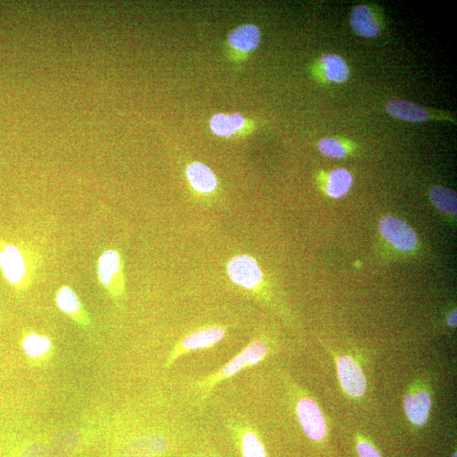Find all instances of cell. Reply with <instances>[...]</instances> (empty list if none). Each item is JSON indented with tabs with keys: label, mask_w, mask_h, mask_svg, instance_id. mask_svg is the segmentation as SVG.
Returning <instances> with one entry per match:
<instances>
[{
	"label": "cell",
	"mask_w": 457,
	"mask_h": 457,
	"mask_svg": "<svg viewBox=\"0 0 457 457\" xmlns=\"http://www.w3.org/2000/svg\"><path fill=\"white\" fill-rule=\"evenodd\" d=\"M297 413L303 430L311 439L318 442L325 437L326 423L321 411L314 401L309 398L298 402Z\"/></svg>",
	"instance_id": "8"
},
{
	"label": "cell",
	"mask_w": 457,
	"mask_h": 457,
	"mask_svg": "<svg viewBox=\"0 0 457 457\" xmlns=\"http://www.w3.org/2000/svg\"><path fill=\"white\" fill-rule=\"evenodd\" d=\"M245 120L239 114L226 115L217 114L213 116L210 122V128L215 135L230 136L244 127Z\"/></svg>",
	"instance_id": "17"
},
{
	"label": "cell",
	"mask_w": 457,
	"mask_h": 457,
	"mask_svg": "<svg viewBox=\"0 0 457 457\" xmlns=\"http://www.w3.org/2000/svg\"><path fill=\"white\" fill-rule=\"evenodd\" d=\"M380 231L382 236L398 250L410 252L417 247L418 238L413 228L394 216H385L381 219Z\"/></svg>",
	"instance_id": "5"
},
{
	"label": "cell",
	"mask_w": 457,
	"mask_h": 457,
	"mask_svg": "<svg viewBox=\"0 0 457 457\" xmlns=\"http://www.w3.org/2000/svg\"><path fill=\"white\" fill-rule=\"evenodd\" d=\"M243 457H267L263 444L251 430L245 431L240 440Z\"/></svg>",
	"instance_id": "22"
},
{
	"label": "cell",
	"mask_w": 457,
	"mask_h": 457,
	"mask_svg": "<svg viewBox=\"0 0 457 457\" xmlns=\"http://www.w3.org/2000/svg\"><path fill=\"white\" fill-rule=\"evenodd\" d=\"M353 179L346 169L333 170L328 178L326 193L330 197L338 199L346 195L352 186Z\"/></svg>",
	"instance_id": "18"
},
{
	"label": "cell",
	"mask_w": 457,
	"mask_h": 457,
	"mask_svg": "<svg viewBox=\"0 0 457 457\" xmlns=\"http://www.w3.org/2000/svg\"><path fill=\"white\" fill-rule=\"evenodd\" d=\"M80 443V436L73 430L63 431L53 437L51 446L53 457H66L72 455Z\"/></svg>",
	"instance_id": "19"
},
{
	"label": "cell",
	"mask_w": 457,
	"mask_h": 457,
	"mask_svg": "<svg viewBox=\"0 0 457 457\" xmlns=\"http://www.w3.org/2000/svg\"><path fill=\"white\" fill-rule=\"evenodd\" d=\"M186 177L191 186L198 193L209 194L217 188L215 174L205 165L195 162L186 168Z\"/></svg>",
	"instance_id": "13"
},
{
	"label": "cell",
	"mask_w": 457,
	"mask_h": 457,
	"mask_svg": "<svg viewBox=\"0 0 457 457\" xmlns=\"http://www.w3.org/2000/svg\"><path fill=\"white\" fill-rule=\"evenodd\" d=\"M318 149L323 155L333 159L340 160L347 155V150L344 145L333 139H323L319 141Z\"/></svg>",
	"instance_id": "23"
},
{
	"label": "cell",
	"mask_w": 457,
	"mask_h": 457,
	"mask_svg": "<svg viewBox=\"0 0 457 457\" xmlns=\"http://www.w3.org/2000/svg\"><path fill=\"white\" fill-rule=\"evenodd\" d=\"M56 302L58 309L77 325L89 326L91 319L80 297L70 286L63 285L57 290Z\"/></svg>",
	"instance_id": "10"
},
{
	"label": "cell",
	"mask_w": 457,
	"mask_h": 457,
	"mask_svg": "<svg viewBox=\"0 0 457 457\" xmlns=\"http://www.w3.org/2000/svg\"><path fill=\"white\" fill-rule=\"evenodd\" d=\"M260 43V31L255 25H245L236 29L228 36V44L236 51L248 52Z\"/></svg>",
	"instance_id": "16"
},
{
	"label": "cell",
	"mask_w": 457,
	"mask_h": 457,
	"mask_svg": "<svg viewBox=\"0 0 457 457\" xmlns=\"http://www.w3.org/2000/svg\"><path fill=\"white\" fill-rule=\"evenodd\" d=\"M340 384L348 394L360 397L367 390V380L363 371L354 360L349 356H342L337 363Z\"/></svg>",
	"instance_id": "9"
},
{
	"label": "cell",
	"mask_w": 457,
	"mask_h": 457,
	"mask_svg": "<svg viewBox=\"0 0 457 457\" xmlns=\"http://www.w3.org/2000/svg\"><path fill=\"white\" fill-rule=\"evenodd\" d=\"M359 457H381L380 452L368 442H361L357 444Z\"/></svg>",
	"instance_id": "25"
},
{
	"label": "cell",
	"mask_w": 457,
	"mask_h": 457,
	"mask_svg": "<svg viewBox=\"0 0 457 457\" xmlns=\"http://www.w3.org/2000/svg\"><path fill=\"white\" fill-rule=\"evenodd\" d=\"M456 456H456V454H455V455H454V456H453L452 457H456Z\"/></svg>",
	"instance_id": "27"
},
{
	"label": "cell",
	"mask_w": 457,
	"mask_h": 457,
	"mask_svg": "<svg viewBox=\"0 0 457 457\" xmlns=\"http://www.w3.org/2000/svg\"><path fill=\"white\" fill-rule=\"evenodd\" d=\"M430 198L433 205L444 213L456 214V194L442 186H434L430 189Z\"/></svg>",
	"instance_id": "21"
},
{
	"label": "cell",
	"mask_w": 457,
	"mask_h": 457,
	"mask_svg": "<svg viewBox=\"0 0 457 457\" xmlns=\"http://www.w3.org/2000/svg\"><path fill=\"white\" fill-rule=\"evenodd\" d=\"M167 448V442L163 436L148 435L128 443L118 457H155Z\"/></svg>",
	"instance_id": "11"
},
{
	"label": "cell",
	"mask_w": 457,
	"mask_h": 457,
	"mask_svg": "<svg viewBox=\"0 0 457 457\" xmlns=\"http://www.w3.org/2000/svg\"><path fill=\"white\" fill-rule=\"evenodd\" d=\"M99 284L112 297L120 298L126 290L122 256L114 249L102 253L97 262Z\"/></svg>",
	"instance_id": "3"
},
{
	"label": "cell",
	"mask_w": 457,
	"mask_h": 457,
	"mask_svg": "<svg viewBox=\"0 0 457 457\" xmlns=\"http://www.w3.org/2000/svg\"><path fill=\"white\" fill-rule=\"evenodd\" d=\"M350 23L352 30L363 37H375L380 34V27L371 8L364 5L353 8Z\"/></svg>",
	"instance_id": "12"
},
{
	"label": "cell",
	"mask_w": 457,
	"mask_h": 457,
	"mask_svg": "<svg viewBox=\"0 0 457 457\" xmlns=\"http://www.w3.org/2000/svg\"><path fill=\"white\" fill-rule=\"evenodd\" d=\"M228 277L233 283L252 290L259 288L263 273L257 262L249 255H238L228 261Z\"/></svg>",
	"instance_id": "6"
},
{
	"label": "cell",
	"mask_w": 457,
	"mask_h": 457,
	"mask_svg": "<svg viewBox=\"0 0 457 457\" xmlns=\"http://www.w3.org/2000/svg\"><path fill=\"white\" fill-rule=\"evenodd\" d=\"M321 62L328 80L335 83H342L349 77L348 66L342 57L335 55H323Z\"/></svg>",
	"instance_id": "20"
},
{
	"label": "cell",
	"mask_w": 457,
	"mask_h": 457,
	"mask_svg": "<svg viewBox=\"0 0 457 457\" xmlns=\"http://www.w3.org/2000/svg\"><path fill=\"white\" fill-rule=\"evenodd\" d=\"M392 117L407 122H423L430 120V114L423 107L406 101H394L385 107Z\"/></svg>",
	"instance_id": "15"
},
{
	"label": "cell",
	"mask_w": 457,
	"mask_h": 457,
	"mask_svg": "<svg viewBox=\"0 0 457 457\" xmlns=\"http://www.w3.org/2000/svg\"><path fill=\"white\" fill-rule=\"evenodd\" d=\"M404 408L406 416L415 425H425L430 416L431 399L425 392L408 394L404 399Z\"/></svg>",
	"instance_id": "14"
},
{
	"label": "cell",
	"mask_w": 457,
	"mask_h": 457,
	"mask_svg": "<svg viewBox=\"0 0 457 457\" xmlns=\"http://www.w3.org/2000/svg\"><path fill=\"white\" fill-rule=\"evenodd\" d=\"M226 336V332L221 327L210 326L202 328L186 335L181 342H179L169 353L166 367L172 366L174 361L186 353L194 351L203 350L215 346L216 344L221 342Z\"/></svg>",
	"instance_id": "4"
},
{
	"label": "cell",
	"mask_w": 457,
	"mask_h": 457,
	"mask_svg": "<svg viewBox=\"0 0 457 457\" xmlns=\"http://www.w3.org/2000/svg\"><path fill=\"white\" fill-rule=\"evenodd\" d=\"M20 346L29 363L36 367H43L48 364L55 354V346L52 340L36 331L25 332Z\"/></svg>",
	"instance_id": "7"
},
{
	"label": "cell",
	"mask_w": 457,
	"mask_h": 457,
	"mask_svg": "<svg viewBox=\"0 0 457 457\" xmlns=\"http://www.w3.org/2000/svg\"><path fill=\"white\" fill-rule=\"evenodd\" d=\"M39 257L22 244L0 242V271L12 288L24 290L34 279Z\"/></svg>",
	"instance_id": "1"
},
{
	"label": "cell",
	"mask_w": 457,
	"mask_h": 457,
	"mask_svg": "<svg viewBox=\"0 0 457 457\" xmlns=\"http://www.w3.org/2000/svg\"><path fill=\"white\" fill-rule=\"evenodd\" d=\"M457 323V314L456 310L452 311L450 314H449L447 318V323L451 327H456Z\"/></svg>",
	"instance_id": "26"
},
{
	"label": "cell",
	"mask_w": 457,
	"mask_h": 457,
	"mask_svg": "<svg viewBox=\"0 0 457 457\" xmlns=\"http://www.w3.org/2000/svg\"><path fill=\"white\" fill-rule=\"evenodd\" d=\"M268 352L267 345L263 340H253L242 352L224 365L222 368H220L217 373L202 381V385H200L202 390L206 393L209 392L211 389H213L220 382L230 379V378L238 375L245 368L259 363L268 355Z\"/></svg>",
	"instance_id": "2"
},
{
	"label": "cell",
	"mask_w": 457,
	"mask_h": 457,
	"mask_svg": "<svg viewBox=\"0 0 457 457\" xmlns=\"http://www.w3.org/2000/svg\"><path fill=\"white\" fill-rule=\"evenodd\" d=\"M22 457H53L51 447L44 444H33L25 449Z\"/></svg>",
	"instance_id": "24"
}]
</instances>
